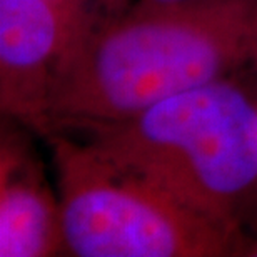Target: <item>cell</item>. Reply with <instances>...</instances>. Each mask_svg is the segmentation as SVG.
Here are the masks:
<instances>
[{
	"instance_id": "7a4b0ae2",
	"label": "cell",
	"mask_w": 257,
	"mask_h": 257,
	"mask_svg": "<svg viewBox=\"0 0 257 257\" xmlns=\"http://www.w3.org/2000/svg\"><path fill=\"white\" fill-rule=\"evenodd\" d=\"M92 132L114 164L230 230L257 184V107L222 79Z\"/></svg>"
},
{
	"instance_id": "3957f363",
	"label": "cell",
	"mask_w": 257,
	"mask_h": 257,
	"mask_svg": "<svg viewBox=\"0 0 257 257\" xmlns=\"http://www.w3.org/2000/svg\"><path fill=\"white\" fill-rule=\"evenodd\" d=\"M65 249L79 257H210L234 230L119 167L94 144L55 141Z\"/></svg>"
},
{
	"instance_id": "ba28073f",
	"label": "cell",
	"mask_w": 257,
	"mask_h": 257,
	"mask_svg": "<svg viewBox=\"0 0 257 257\" xmlns=\"http://www.w3.org/2000/svg\"><path fill=\"white\" fill-rule=\"evenodd\" d=\"M162 2H176V0H162Z\"/></svg>"
},
{
	"instance_id": "5b68a950",
	"label": "cell",
	"mask_w": 257,
	"mask_h": 257,
	"mask_svg": "<svg viewBox=\"0 0 257 257\" xmlns=\"http://www.w3.org/2000/svg\"><path fill=\"white\" fill-rule=\"evenodd\" d=\"M20 154L4 151L0 192V255L45 257L65 247L60 204L39 169Z\"/></svg>"
},
{
	"instance_id": "277c9868",
	"label": "cell",
	"mask_w": 257,
	"mask_h": 257,
	"mask_svg": "<svg viewBox=\"0 0 257 257\" xmlns=\"http://www.w3.org/2000/svg\"><path fill=\"white\" fill-rule=\"evenodd\" d=\"M87 20L49 0H0V99L5 112L44 131L55 72Z\"/></svg>"
},
{
	"instance_id": "52a82bcc",
	"label": "cell",
	"mask_w": 257,
	"mask_h": 257,
	"mask_svg": "<svg viewBox=\"0 0 257 257\" xmlns=\"http://www.w3.org/2000/svg\"><path fill=\"white\" fill-rule=\"evenodd\" d=\"M254 57L257 59V45H255V52H254Z\"/></svg>"
},
{
	"instance_id": "9c48e42d",
	"label": "cell",
	"mask_w": 257,
	"mask_h": 257,
	"mask_svg": "<svg viewBox=\"0 0 257 257\" xmlns=\"http://www.w3.org/2000/svg\"><path fill=\"white\" fill-rule=\"evenodd\" d=\"M110 2H112V4H114V2H115V0H110Z\"/></svg>"
},
{
	"instance_id": "8992f818",
	"label": "cell",
	"mask_w": 257,
	"mask_h": 257,
	"mask_svg": "<svg viewBox=\"0 0 257 257\" xmlns=\"http://www.w3.org/2000/svg\"><path fill=\"white\" fill-rule=\"evenodd\" d=\"M49 2L55 4L57 7L65 10V12L77 15V17H87V12H85L87 0H49Z\"/></svg>"
},
{
	"instance_id": "6da1fadb",
	"label": "cell",
	"mask_w": 257,
	"mask_h": 257,
	"mask_svg": "<svg viewBox=\"0 0 257 257\" xmlns=\"http://www.w3.org/2000/svg\"><path fill=\"white\" fill-rule=\"evenodd\" d=\"M255 45L257 0H147L104 24L87 20L55 72L44 131L124 120L220 80Z\"/></svg>"
}]
</instances>
